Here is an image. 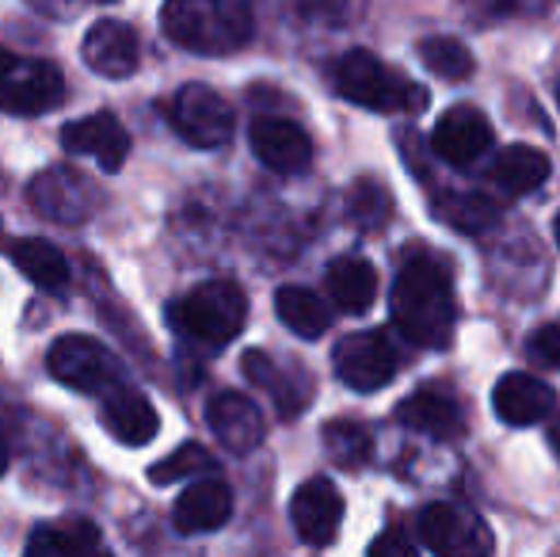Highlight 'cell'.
Here are the masks:
<instances>
[{"mask_svg":"<svg viewBox=\"0 0 560 557\" xmlns=\"http://www.w3.org/2000/svg\"><path fill=\"white\" fill-rule=\"evenodd\" d=\"M332 367L343 386L359 390V394H374V390L393 382V374H397V367H400V356L389 336L370 328V333L343 336V340L336 344Z\"/></svg>","mask_w":560,"mask_h":557,"instance_id":"8","label":"cell"},{"mask_svg":"<svg viewBox=\"0 0 560 557\" xmlns=\"http://www.w3.org/2000/svg\"><path fill=\"white\" fill-rule=\"evenodd\" d=\"M420 538L439 557H492L495 550L488 523L457 504H431L420 515Z\"/></svg>","mask_w":560,"mask_h":557,"instance_id":"9","label":"cell"},{"mask_svg":"<svg viewBox=\"0 0 560 557\" xmlns=\"http://www.w3.org/2000/svg\"><path fill=\"white\" fill-rule=\"evenodd\" d=\"M23 557H66L58 531H54V527H38L35 535L27 538V550H23Z\"/></svg>","mask_w":560,"mask_h":557,"instance_id":"33","label":"cell"},{"mask_svg":"<svg viewBox=\"0 0 560 557\" xmlns=\"http://www.w3.org/2000/svg\"><path fill=\"white\" fill-rule=\"evenodd\" d=\"M435 214H443L462 233H485L488 225H495V207L485 195H446V202H439Z\"/></svg>","mask_w":560,"mask_h":557,"instance_id":"28","label":"cell"},{"mask_svg":"<svg viewBox=\"0 0 560 557\" xmlns=\"http://www.w3.org/2000/svg\"><path fill=\"white\" fill-rule=\"evenodd\" d=\"M4 469H8V446H4V439H0V477H4Z\"/></svg>","mask_w":560,"mask_h":557,"instance_id":"36","label":"cell"},{"mask_svg":"<svg viewBox=\"0 0 560 557\" xmlns=\"http://www.w3.org/2000/svg\"><path fill=\"white\" fill-rule=\"evenodd\" d=\"M61 146L77 156H96V164L104 172H118L126 164V153H130V135H126L115 115L96 112L69 123L61 130Z\"/></svg>","mask_w":560,"mask_h":557,"instance_id":"15","label":"cell"},{"mask_svg":"<svg viewBox=\"0 0 560 557\" xmlns=\"http://www.w3.org/2000/svg\"><path fill=\"white\" fill-rule=\"evenodd\" d=\"M549 443H553V451H557V459H560V413H557L553 428H549Z\"/></svg>","mask_w":560,"mask_h":557,"instance_id":"35","label":"cell"},{"mask_svg":"<svg viewBox=\"0 0 560 557\" xmlns=\"http://www.w3.org/2000/svg\"><path fill=\"white\" fill-rule=\"evenodd\" d=\"M12 264L43 290H61L69 282V260L61 256L58 245H50V241H43V237H20L15 241Z\"/></svg>","mask_w":560,"mask_h":557,"instance_id":"25","label":"cell"},{"mask_svg":"<svg viewBox=\"0 0 560 557\" xmlns=\"http://www.w3.org/2000/svg\"><path fill=\"white\" fill-rule=\"evenodd\" d=\"M207 469H214V459H210L207 446L184 443V446H176L168 459H161L153 469H149V481H153V485H172V481H184V477L207 474Z\"/></svg>","mask_w":560,"mask_h":557,"instance_id":"29","label":"cell"},{"mask_svg":"<svg viewBox=\"0 0 560 557\" xmlns=\"http://www.w3.org/2000/svg\"><path fill=\"white\" fill-rule=\"evenodd\" d=\"M248 141H252V153H256L271 172H282V176L305 172L313 161V141L294 119L264 115V119L252 123Z\"/></svg>","mask_w":560,"mask_h":557,"instance_id":"12","label":"cell"},{"mask_svg":"<svg viewBox=\"0 0 560 557\" xmlns=\"http://www.w3.org/2000/svg\"><path fill=\"white\" fill-rule=\"evenodd\" d=\"M229 515H233V489L218 477H202V481L187 485L172 504V523L184 535H207V531L225 527Z\"/></svg>","mask_w":560,"mask_h":557,"instance_id":"16","label":"cell"},{"mask_svg":"<svg viewBox=\"0 0 560 557\" xmlns=\"http://www.w3.org/2000/svg\"><path fill=\"white\" fill-rule=\"evenodd\" d=\"M332 84L343 100L385 115H416L428 107V89L408 81L393 66L377 61L370 50H347L332 66Z\"/></svg>","mask_w":560,"mask_h":557,"instance_id":"3","label":"cell"},{"mask_svg":"<svg viewBox=\"0 0 560 557\" xmlns=\"http://www.w3.org/2000/svg\"><path fill=\"white\" fill-rule=\"evenodd\" d=\"M397 420L412 431H423V436L435 439H457L465 431V409L454 394H443V390H420V394L405 397L397 409Z\"/></svg>","mask_w":560,"mask_h":557,"instance_id":"20","label":"cell"},{"mask_svg":"<svg viewBox=\"0 0 560 557\" xmlns=\"http://www.w3.org/2000/svg\"><path fill=\"white\" fill-rule=\"evenodd\" d=\"M164 35L191 54H233L252 38L248 0H164Z\"/></svg>","mask_w":560,"mask_h":557,"instance_id":"2","label":"cell"},{"mask_svg":"<svg viewBox=\"0 0 560 557\" xmlns=\"http://www.w3.org/2000/svg\"><path fill=\"white\" fill-rule=\"evenodd\" d=\"M168 119L176 127V135L195 149H218L233 138V107L222 92H214L210 84H184L176 92L168 107Z\"/></svg>","mask_w":560,"mask_h":557,"instance_id":"7","label":"cell"},{"mask_svg":"<svg viewBox=\"0 0 560 557\" xmlns=\"http://www.w3.org/2000/svg\"><path fill=\"white\" fill-rule=\"evenodd\" d=\"M492 405H495V417L503 423H515V428H530V423L546 420L557 405V394L549 382L534 379V374H503L492 390Z\"/></svg>","mask_w":560,"mask_h":557,"instance_id":"18","label":"cell"},{"mask_svg":"<svg viewBox=\"0 0 560 557\" xmlns=\"http://www.w3.org/2000/svg\"><path fill=\"white\" fill-rule=\"evenodd\" d=\"M244 317H248V298L229 279L202 282L191 294L176 298L168 305V325L176 333L191 336V340L210 344V348H222V344L236 340L244 328Z\"/></svg>","mask_w":560,"mask_h":557,"instance_id":"4","label":"cell"},{"mask_svg":"<svg viewBox=\"0 0 560 557\" xmlns=\"http://www.w3.org/2000/svg\"><path fill=\"white\" fill-rule=\"evenodd\" d=\"M244 374H248L252 382H256L259 390H267L271 394V402L279 405L282 417H298L305 405V397H310V386L298 390V379L290 371H282L279 363H275L271 356H264V351H248V356L241 359Z\"/></svg>","mask_w":560,"mask_h":557,"instance_id":"24","label":"cell"},{"mask_svg":"<svg viewBox=\"0 0 560 557\" xmlns=\"http://www.w3.org/2000/svg\"><path fill=\"white\" fill-rule=\"evenodd\" d=\"M58 538H61V550L66 557H112V550L104 546V535H100L96 523L89 520H66L58 523Z\"/></svg>","mask_w":560,"mask_h":557,"instance_id":"31","label":"cell"},{"mask_svg":"<svg viewBox=\"0 0 560 557\" xmlns=\"http://www.w3.org/2000/svg\"><path fill=\"white\" fill-rule=\"evenodd\" d=\"M207 423L210 431H214L218 439H222L225 451L233 454H248L256 451L259 443H264V413L256 409V402L244 394H218L214 402L207 405Z\"/></svg>","mask_w":560,"mask_h":557,"instance_id":"17","label":"cell"},{"mask_svg":"<svg viewBox=\"0 0 560 557\" xmlns=\"http://www.w3.org/2000/svg\"><path fill=\"white\" fill-rule=\"evenodd\" d=\"M66 77L50 61L15 58L0 46V112L8 115H43L66 100Z\"/></svg>","mask_w":560,"mask_h":557,"instance_id":"6","label":"cell"},{"mask_svg":"<svg viewBox=\"0 0 560 557\" xmlns=\"http://www.w3.org/2000/svg\"><path fill=\"white\" fill-rule=\"evenodd\" d=\"M325 287H328V298H332L343 313H366L377 298V271H374V264L362 260V256H339V260L328 264Z\"/></svg>","mask_w":560,"mask_h":557,"instance_id":"21","label":"cell"},{"mask_svg":"<svg viewBox=\"0 0 560 557\" xmlns=\"http://www.w3.org/2000/svg\"><path fill=\"white\" fill-rule=\"evenodd\" d=\"M320 436H325L328 459H332L339 469H362L374 459V439H370V431L362 428V423L332 420V423H325Z\"/></svg>","mask_w":560,"mask_h":557,"instance_id":"26","label":"cell"},{"mask_svg":"<svg viewBox=\"0 0 560 557\" xmlns=\"http://www.w3.org/2000/svg\"><path fill=\"white\" fill-rule=\"evenodd\" d=\"M100 420H104V428L126 446H145L149 439H156V431H161V417H156L153 402L130 386L107 390Z\"/></svg>","mask_w":560,"mask_h":557,"instance_id":"19","label":"cell"},{"mask_svg":"<svg viewBox=\"0 0 560 557\" xmlns=\"http://www.w3.org/2000/svg\"><path fill=\"white\" fill-rule=\"evenodd\" d=\"M275 313H279L282 325H287L294 336H302V340L325 336L328 321H332L325 298L313 294L310 287H279V294H275Z\"/></svg>","mask_w":560,"mask_h":557,"instance_id":"23","label":"cell"},{"mask_svg":"<svg viewBox=\"0 0 560 557\" xmlns=\"http://www.w3.org/2000/svg\"><path fill=\"white\" fill-rule=\"evenodd\" d=\"M488 146H492V123L469 104L450 107L435 123V135H431L435 156H443L446 164H457V169L480 161L488 153Z\"/></svg>","mask_w":560,"mask_h":557,"instance_id":"14","label":"cell"},{"mask_svg":"<svg viewBox=\"0 0 560 557\" xmlns=\"http://www.w3.org/2000/svg\"><path fill=\"white\" fill-rule=\"evenodd\" d=\"M31 207L58 225H81L96 210V192L73 169H46L27 184Z\"/></svg>","mask_w":560,"mask_h":557,"instance_id":"10","label":"cell"},{"mask_svg":"<svg viewBox=\"0 0 560 557\" xmlns=\"http://www.w3.org/2000/svg\"><path fill=\"white\" fill-rule=\"evenodd\" d=\"M488 176L503 195H530L549 179V156L534 146H508Z\"/></svg>","mask_w":560,"mask_h":557,"instance_id":"22","label":"cell"},{"mask_svg":"<svg viewBox=\"0 0 560 557\" xmlns=\"http://www.w3.org/2000/svg\"><path fill=\"white\" fill-rule=\"evenodd\" d=\"M530 359L546 371H560V325H546L530 336Z\"/></svg>","mask_w":560,"mask_h":557,"instance_id":"32","label":"cell"},{"mask_svg":"<svg viewBox=\"0 0 560 557\" xmlns=\"http://www.w3.org/2000/svg\"><path fill=\"white\" fill-rule=\"evenodd\" d=\"M100 4H112V0H100Z\"/></svg>","mask_w":560,"mask_h":557,"instance_id":"38","label":"cell"},{"mask_svg":"<svg viewBox=\"0 0 560 557\" xmlns=\"http://www.w3.org/2000/svg\"><path fill=\"white\" fill-rule=\"evenodd\" d=\"M370 557H420L416 546H408L400 535H382L370 543Z\"/></svg>","mask_w":560,"mask_h":557,"instance_id":"34","label":"cell"},{"mask_svg":"<svg viewBox=\"0 0 560 557\" xmlns=\"http://www.w3.org/2000/svg\"><path fill=\"white\" fill-rule=\"evenodd\" d=\"M290 520L305 546H328L336 543L343 523V497L328 477H310L305 485H298L290 500Z\"/></svg>","mask_w":560,"mask_h":557,"instance_id":"11","label":"cell"},{"mask_svg":"<svg viewBox=\"0 0 560 557\" xmlns=\"http://www.w3.org/2000/svg\"><path fill=\"white\" fill-rule=\"evenodd\" d=\"M393 321L420 348H446L457 325V302L450 276L431 256H412L393 282Z\"/></svg>","mask_w":560,"mask_h":557,"instance_id":"1","label":"cell"},{"mask_svg":"<svg viewBox=\"0 0 560 557\" xmlns=\"http://www.w3.org/2000/svg\"><path fill=\"white\" fill-rule=\"evenodd\" d=\"M81 58L92 73L107 77V81H126V77L138 69L141 46H138V31L130 23L118 20H100L89 27L81 43Z\"/></svg>","mask_w":560,"mask_h":557,"instance_id":"13","label":"cell"},{"mask_svg":"<svg viewBox=\"0 0 560 557\" xmlns=\"http://www.w3.org/2000/svg\"><path fill=\"white\" fill-rule=\"evenodd\" d=\"M420 61L435 77H443V81H465V77H472L469 46L457 43V38H450V35L423 38V43H420Z\"/></svg>","mask_w":560,"mask_h":557,"instance_id":"27","label":"cell"},{"mask_svg":"<svg viewBox=\"0 0 560 557\" xmlns=\"http://www.w3.org/2000/svg\"><path fill=\"white\" fill-rule=\"evenodd\" d=\"M46 367L61 386L77 390V394H100L122 386V363L112 356V348L96 340V336L69 333L58 336L46 351Z\"/></svg>","mask_w":560,"mask_h":557,"instance_id":"5","label":"cell"},{"mask_svg":"<svg viewBox=\"0 0 560 557\" xmlns=\"http://www.w3.org/2000/svg\"><path fill=\"white\" fill-rule=\"evenodd\" d=\"M393 202H389V192H385L382 184H374V179H359V184L351 187V218L359 225H366V230H377V225L389 218Z\"/></svg>","mask_w":560,"mask_h":557,"instance_id":"30","label":"cell"},{"mask_svg":"<svg viewBox=\"0 0 560 557\" xmlns=\"http://www.w3.org/2000/svg\"><path fill=\"white\" fill-rule=\"evenodd\" d=\"M557 245H560V214H557Z\"/></svg>","mask_w":560,"mask_h":557,"instance_id":"37","label":"cell"}]
</instances>
